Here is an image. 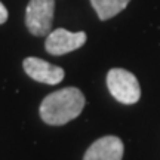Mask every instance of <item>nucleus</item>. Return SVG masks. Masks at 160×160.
<instances>
[{
    "label": "nucleus",
    "instance_id": "obj_6",
    "mask_svg": "<svg viewBox=\"0 0 160 160\" xmlns=\"http://www.w3.org/2000/svg\"><path fill=\"white\" fill-rule=\"evenodd\" d=\"M123 153V141L119 137L107 135L91 144L83 156V160H122Z\"/></svg>",
    "mask_w": 160,
    "mask_h": 160
},
{
    "label": "nucleus",
    "instance_id": "obj_7",
    "mask_svg": "<svg viewBox=\"0 0 160 160\" xmlns=\"http://www.w3.org/2000/svg\"><path fill=\"white\" fill-rule=\"evenodd\" d=\"M129 2L131 0H91L92 8L95 9L101 21H107L110 18L119 15L129 5Z\"/></svg>",
    "mask_w": 160,
    "mask_h": 160
},
{
    "label": "nucleus",
    "instance_id": "obj_1",
    "mask_svg": "<svg viewBox=\"0 0 160 160\" xmlns=\"http://www.w3.org/2000/svg\"><path fill=\"white\" fill-rule=\"evenodd\" d=\"M85 95L80 89L74 86L64 88L43 98L39 108L40 119L51 126L65 125L79 117L85 108Z\"/></svg>",
    "mask_w": 160,
    "mask_h": 160
},
{
    "label": "nucleus",
    "instance_id": "obj_5",
    "mask_svg": "<svg viewBox=\"0 0 160 160\" xmlns=\"http://www.w3.org/2000/svg\"><path fill=\"white\" fill-rule=\"evenodd\" d=\"M24 71L36 82L45 83V85H58L64 80V70L58 65L48 62L42 58L28 57L22 62Z\"/></svg>",
    "mask_w": 160,
    "mask_h": 160
},
{
    "label": "nucleus",
    "instance_id": "obj_3",
    "mask_svg": "<svg viewBox=\"0 0 160 160\" xmlns=\"http://www.w3.org/2000/svg\"><path fill=\"white\" fill-rule=\"evenodd\" d=\"M55 0H30L25 9V25L33 36L42 37L51 33Z\"/></svg>",
    "mask_w": 160,
    "mask_h": 160
},
{
    "label": "nucleus",
    "instance_id": "obj_4",
    "mask_svg": "<svg viewBox=\"0 0 160 160\" xmlns=\"http://www.w3.org/2000/svg\"><path fill=\"white\" fill-rule=\"evenodd\" d=\"M86 43V33L77 31L70 33L65 28H57L48 34V39L45 42V49L48 53L59 57L70 52L79 49Z\"/></svg>",
    "mask_w": 160,
    "mask_h": 160
},
{
    "label": "nucleus",
    "instance_id": "obj_2",
    "mask_svg": "<svg viewBox=\"0 0 160 160\" xmlns=\"http://www.w3.org/2000/svg\"><path fill=\"white\" fill-rule=\"evenodd\" d=\"M107 88L111 97L126 105L137 104L141 98V88L135 74L125 68H111L107 74Z\"/></svg>",
    "mask_w": 160,
    "mask_h": 160
},
{
    "label": "nucleus",
    "instance_id": "obj_8",
    "mask_svg": "<svg viewBox=\"0 0 160 160\" xmlns=\"http://www.w3.org/2000/svg\"><path fill=\"white\" fill-rule=\"evenodd\" d=\"M6 21H8V9H6V6L0 2V25L5 24Z\"/></svg>",
    "mask_w": 160,
    "mask_h": 160
}]
</instances>
